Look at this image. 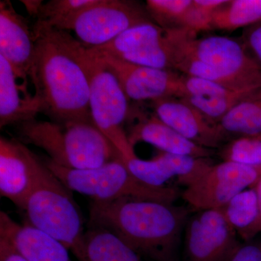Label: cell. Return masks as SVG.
I'll return each instance as SVG.
<instances>
[{"instance_id": "7", "label": "cell", "mask_w": 261, "mask_h": 261, "mask_svg": "<svg viewBox=\"0 0 261 261\" xmlns=\"http://www.w3.org/2000/svg\"><path fill=\"white\" fill-rule=\"evenodd\" d=\"M184 42L197 59L218 70L235 90L261 87V67L243 42L224 36L197 37V34L181 29Z\"/></svg>"}, {"instance_id": "24", "label": "cell", "mask_w": 261, "mask_h": 261, "mask_svg": "<svg viewBox=\"0 0 261 261\" xmlns=\"http://www.w3.org/2000/svg\"><path fill=\"white\" fill-rule=\"evenodd\" d=\"M97 2V0H51L43 3L35 23L67 32L70 30L76 17Z\"/></svg>"}, {"instance_id": "32", "label": "cell", "mask_w": 261, "mask_h": 261, "mask_svg": "<svg viewBox=\"0 0 261 261\" xmlns=\"http://www.w3.org/2000/svg\"><path fill=\"white\" fill-rule=\"evenodd\" d=\"M256 192L257 200H258L259 208H260V218H261V175L260 177L258 178L256 183L255 184L253 187Z\"/></svg>"}, {"instance_id": "23", "label": "cell", "mask_w": 261, "mask_h": 261, "mask_svg": "<svg viewBox=\"0 0 261 261\" xmlns=\"http://www.w3.org/2000/svg\"><path fill=\"white\" fill-rule=\"evenodd\" d=\"M261 23V0H231L216 10L211 30L233 32Z\"/></svg>"}, {"instance_id": "6", "label": "cell", "mask_w": 261, "mask_h": 261, "mask_svg": "<svg viewBox=\"0 0 261 261\" xmlns=\"http://www.w3.org/2000/svg\"><path fill=\"white\" fill-rule=\"evenodd\" d=\"M86 65L89 80V110L94 124L121 152L124 161L135 157L125 130L129 99L112 70L87 47Z\"/></svg>"}, {"instance_id": "4", "label": "cell", "mask_w": 261, "mask_h": 261, "mask_svg": "<svg viewBox=\"0 0 261 261\" xmlns=\"http://www.w3.org/2000/svg\"><path fill=\"white\" fill-rule=\"evenodd\" d=\"M23 211L28 224L63 244L79 261H89L80 207L44 161Z\"/></svg>"}, {"instance_id": "17", "label": "cell", "mask_w": 261, "mask_h": 261, "mask_svg": "<svg viewBox=\"0 0 261 261\" xmlns=\"http://www.w3.org/2000/svg\"><path fill=\"white\" fill-rule=\"evenodd\" d=\"M0 238L28 261H72L63 244L27 222L18 224L4 211L0 212Z\"/></svg>"}, {"instance_id": "1", "label": "cell", "mask_w": 261, "mask_h": 261, "mask_svg": "<svg viewBox=\"0 0 261 261\" xmlns=\"http://www.w3.org/2000/svg\"><path fill=\"white\" fill-rule=\"evenodd\" d=\"M35 53L29 78L42 113L51 121H92L87 47L66 31L35 23Z\"/></svg>"}, {"instance_id": "26", "label": "cell", "mask_w": 261, "mask_h": 261, "mask_svg": "<svg viewBox=\"0 0 261 261\" xmlns=\"http://www.w3.org/2000/svg\"><path fill=\"white\" fill-rule=\"evenodd\" d=\"M192 0H147L145 8L153 23L165 29H179Z\"/></svg>"}, {"instance_id": "27", "label": "cell", "mask_w": 261, "mask_h": 261, "mask_svg": "<svg viewBox=\"0 0 261 261\" xmlns=\"http://www.w3.org/2000/svg\"><path fill=\"white\" fill-rule=\"evenodd\" d=\"M226 3V0H192L191 7L182 19L179 29L196 34L211 31L213 15Z\"/></svg>"}, {"instance_id": "2", "label": "cell", "mask_w": 261, "mask_h": 261, "mask_svg": "<svg viewBox=\"0 0 261 261\" xmlns=\"http://www.w3.org/2000/svg\"><path fill=\"white\" fill-rule=\"evenodd\" d=\"M188 215L187 209L163 201L135 197L92 200L88 228L108 230L140 255L166 261L172 259Z\"/></svg>"}, {"instance_id": "16", "label": "cell", "mask_w": 261, "mask_h": 261, "mask_svg": "<svg viewBox=\"0 0 261 261\" xmlns=\"http://www.w3.org/2000/svg\"><path fill=\"white\" fill-rule=\"evenodd\" d=\"M34 53L35 38L27 19L17 13L10 1L0 2V56L27 85Z\"/></svg>"}, {"instance_id": "8", "label": "cell", "mask_w": 261, "mask_h": 261, "mask_svg": "<svg viewBox=\"0 0 261 261\" xmlns=\"http://www.w3.org/2000/svg\"><path fill=\"white\" fill-rule=\"evenodd\" d=\"M149 22L153 21L145 5L128 0H97L76 17L70 30L86 47H97L135 25Z\"/></svg>"}, {"instance_id": "12", "label": "cell", "mask_w": 261, "mask_h": 261, "mask_svg": "<svg viewBox=\"0 0 261 261\" xmlns=\"http://www.w3.org/2000/svg\"><path fill=\"white\" fill-rule=\"evenodd\" d=\"M89 49L112 70L129 100L151 102L183 95L181 74L178 72L132 64Z\"/></svg>"}, {"instance_id": "21", "label": "cell", "mask_w": 261, "mask_h": 261, "mask_svg": "<svg viewBox=\"0 0 261 261\" xmlns=\"http://www.w3.org/2000/svg\"><path fill=\"white\" fill-rule=\"evenodd\" d=\"M219 125L227 137L261 133V87L236 105Z\"/></svg>"}, {"instance_id": "9", "label": "cell", "mask_w": 261, "mask_h": 261, "mask_svg": "<svg viewBox=\"0 0 261 261\" xmlns=\"http://www.w3.org/2000/svg\"><path fill=\"white\" fill-rule=\"evenodd\" d=\"M261 175V166L222 161L213 164L191 185L182 198L199 211L220 209L238 193L252 187Z\"/></svg>"}, {"instance_id": "30", "label": "cell", "mask_w": 261, "mask_h": 261, "mask_svg": "<svg viewBox=\"0 0 261 261\" xmlns=\"http://www.w3.org/2000/svg\"><path fill=\"white\" fill-rule=\"evenodd\" d=\"M0 261H28L4 238H0Z\"/></svg>"}, {"instance_id": "13", "label": "cell", "mask_w": 261, "mask_h": 261, "mask_svg": "<svg viewBox=\"0 0 261 261\" xmlns=\"http://www.w3.org/2000/svg\"><path fill=\"white\" fill-rule=\"evenodd\" d=\"M43 165L23 142L0 138V194L24 211Z\"/></svg>"}, {"instance_id": "33", "label": "cell", "mask_w": 261, "mask_h": 261, "mask_svg": "<svg viewBox=\"0 0 261 261\" xmlns=\"http://www.w3.org/2000/svg\"><path fill=\"white\" fill-rule=\"evenodd\" d=\"M166 261H178V260H174V259H171V260H166Z\"/></svg>"}, {"instance_id": "20", "label": "cell", "mask_w": 261, "mask_h": 261, "mask_svg": "<svg viewBox=\"0 0 261 261\" xmlns=\"http://www.w3.org/2000/svg\"><path fill=\"white\" fill-rule=\"evenodd\" d=\"M253 90L255 89L233 90L214 83L202 95L187 96L181 99L197 110L211 123L218 125L236 105Z\"/></svg>"}, {"instance_id": "10", "label": "cell", "mask_w": 261, "mask_h": 261, "mask_svg": "<svg viewBox=\"0 0 261 261\" xmlns=\"http://www.w3.org/2000/svg\"><path fill=\"white\" fill-rule=\"evenodd\" d=\"M89 48L132 64L174 70L166 30L153 22L135 25L105 45Z\"/></svg>"}, {"instance_id": "5", "label": "cell", "mask_w": 261, "mask_h": 261, "mask_svg": "<svg viewBox=\"0 0 261 261\" xmlns=\"http://www.w3.org/2000/svg\"><path fill=\"white\" fill-rule=\"evenodd\" d=\"M43 161L70 191L88 196L92 201L105 202L135 197L173 203L178 197L177 190L173 187H152L141 181L130 172L123 159L85 170L63 167L49 159Z\"/></svg>"}, {"instance_id": "31", "label": "cell", "mask_w": 261, "mask_h": 261, "mask_svg": "<svg viewBox=\"0 0 261 261\" xmlns=\"http://www.w3.org/2000/svg\"><path fill=\"white\" fill-rule=\"evenodd\" d=\"M21 3L25 5L29 14L34 18H37L43 4V1H21Z\"/></svg>"}, {"instance_id": "25", "label": "cell", "mask_w": 261, "mask_h": 261, "mask_svg": "<svg viewBox=\"0 0 261 261\" xmlns=\"http://www.w3.org/2000/svg\"><path fill=\"white\" fill-rule=\"evenodd\" d=\"M223 161L261 166V133L237 136L219 148Z\"/></svg>"}, {"instance_id": "29", "label": "cell", "mask_w": 261, "mask_h": 261, "mask_svg": "<svg viewBox=\"0 0 261 261\" xmlns=\"http://www.w3.org/2000/svg\"><path fill=\"white\" fill-rule=\"evenodd\" d=\"M226 261H261V246L252 243L239 245Z\"/></svg>"}, {"instance_id": "18", "label": "cell", "mask_w": 261, "mask_h": 261, "mask_svg": "<svg viewBox=\"0 0 261 261\" xmlns=\"http://www.w3.org/2000/svg\"><path fill=\"white\" fill-rule=\"evenodd\" d=\"M11 65L0 56V128L36 119L40 104L25 84H19Z\"/></svg>"}, {"instance_id": "3", "label": "cell", "mask_w": 261, "mask_h": 261, "mask_svg": "<svg viewBox=\"0 0 261 261\" xmlns=\"http://www.w3.org/2000/svg\"><path fill=\"white\" fill-rule=\"evenodd\" d=\"M17 132L25 144L44 149L51 161L63 167L92 169L123 159L93 122L34 119L17 125Z\"/></svg>"}, {"instance_id": "11", "label": "cell", "mask_w": 261, "mask_h": 261, "mask_svg": "<svg viewBox=\"0 0 261 261\" xmlns=\"http://www.w3.org/2000/svg\"><path fill=\"white\" fill-rule=\"evenodd\" d=\"M238 245L236 231L219 209L197 211L187 221V261H226Z\"/></svg>"}, {"instance_id": "22", "label": "cell", "mask_w": 261, "mask_h": 261, "mask_svg": "<svg viewBox=\"0 0 261 261\" xmlns=\"http://www.w3.org/2000/svg\"><path fill=\"white\" fill-rule=\"evenodd\" d=\"M84 238L89 261H143L138 252L108 230L88 228Z\"/></svg>"}, {"instance_id": "19", "label": "cell", "mask_w": 261, "mask_h": 261, "mask_svg": "<svg viewBox=\"0 0 261 261\" xmlns=\"http://www.w3.org/2000/svg\"><path fill=\"white\" fill-rule=\"evenodd\" d=\"M219 210L237 234L245 241L261 232L260 208L253 187L235 195Z\"/></svg>"}, {"instance_id": "28", "label": "cell", "mask_w": 261, "mask_h": 261, "mask_svg": "<svg viewBox=\"0 0 261 261\" xmlns=\"http://www.w3.org/2000/svg\"><path fill=\"white\" fill-rule=\"evenodd\" d=\"M243 43L261 67V23L245 29Z\"/></svg>"}, {"instance_id": "15", "label": "cell", "mask_w": 261, "mask_h": 261, "mask_svg": "<svg viewBox=\"0 0 261 261\" xmlns=\"http://www.w3.org/2000/svg\"><path fill=\"white\" fill-rule=\"evenodd\" d=\"M150 107L161 121L197 145L219 149L227 138L219 124L211 123L181 98L155 99L151 101Z\"/></svg>"}, {"instance_id": "14", "label": "cell", "mask_w": 261, "mask_h": 261, "mask_svg": "<svg viewBox=\"0 0 261 261\" xmlns=\"http://www.w3.org/2000/svg\"><path fill=\"white\" fill-rule=\"evenodd\" d=\"M127 137L132 147L139 142L150 144L162 152L210 159L213 149L206 148L187 140L166 123L154 112L135 106L130 107Z\"/></svg>"}]
</instances>
